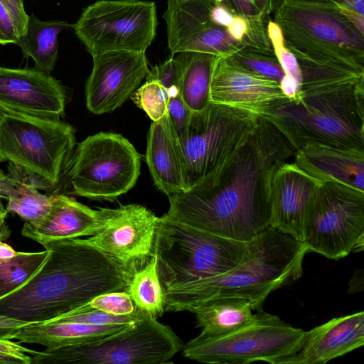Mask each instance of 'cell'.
I'll return each instance as SVG.
<instances>
[{
	"label": "cell",
	"mask_w": 364,
	"mask_h": 364,
	"mask_svg": "<svg viewBox=\"0 0 364 364\" xmlns=\"http://www.w3.org/2000/svg\"><path fill=\"white\" fill-rule=\"evenodd\" d=\"M146 161L155 186L168 196L189 188L180 141L168 113L150 126Z\"/></svg>",
	"instance_id": "21"
},
{
	"label": "cell",
	"mask_w": 364,
	"mask_h": 364,
	"mask_svg": "<svg viewBox=\"0 0 364 364\" xmlns=\"http://www.w3.org/2000/svg\"><path fill=\"white\" fill-rule=\"evenodd\" d=\"M127 291L137 309L156 318L163 315L164 290L158 275L156 255L132 275Z\"/></svg>",
	"instance_id": "28"
},
{
	"label": "cell",
	"mask_w": 364,
	"mask_h": 364,
	"mask_svg": "<svg viewBox=\"0 0 364 364\" xmlns=\"http://www.w3.org/2000/svg\"><path fill=\"white\" fill-rule=\"evenodd\" d=\"M282 0H224L222 3L234 15L245 18L269 16Z\"/></svg>",
	"instance_id": "36"
},
{
	"label": "cell",
	"mask_w": 364,
	"mask_h": 364,
	"mask_svg": "<svg viewBox=\"0 0 364 364\" xmlns=\"http://www.w3.org/2000/svg\"><path fill=\"white\" fill-rule=\"evenodd\" d=\"M23 0H0V44L16 43L27 31Z\"/></svg>",
	"instance_id": "32"
},
{
	"label": "cell",
	"mask_w": 364,
	"mask_h": 364,
	"mask_svg": "<svg viewBox=\"0 0 364 364\" xmlns=\"http://www.w3.org/2000/svg\"><path fill=\"white\" fill-rule=\"evenodd\" d=\"M303 242L308 252L338 260L364 247V191L321 183L307 212Z\"/></svg>",
	"instance_id": "10"
},
{
	"label": "cell",
	"mask_w": 364,
	"mask_h": 364,
	"mask_svg": "<svg viewBox=\"0 0 364 364\" xmlns=\"http://www.w3.org/2000/svg\"><path fill=\"white\" fill-rule=\"evenodd\" d=\"M216 2H218V3H222L224 0H213Z\"/></svg>",
	"instance_id": "46"
},
{
	"label": "cell",
	"mask_w": 364,
	"mask_h": 364,
	"mask_svg": "<svg viewBox=\"0 0 364 364\" xmlns=\"http://www.w3.org/2000/svg\"><path fill=\"white\" fill-rule=\"evenodd\" d=\"M8 212L0 200V240L4 241L11 235V231L6 223Z\"/></svg>",
	"instance_id": "43"
},
{
	"label": "cell",
	"mask_w": 364,
	"mask_h": 364,
	"mask_svg": "<svg viewBox=\"0 0 364 364\" xmlns=\"http://www.w3.org/2000/svg\"><path fill=\"white\" fill-rule=\"evenodd\" d=\"M364 16V0H326Z\"/></svg>",
	"instance_id": "42"
},
{
	"label": "cell",
	"mask_w": 364,
	"mask_h": 364,
	"mask_svg": "<svg viewBox=\"0 0 364 364\" xmlns=\"http://www.w3.org/2000/svg\"><path fill=\"white\" fill-rule=\"evenodd\" d=\"M268 36L272 47L284 72L285 76L280 87L285 97L293 102H299L302 97V77L295 55L285 46L282 32L279 26L271 19L267 25Z\"/></svg>",
	"instance_id": "30"
},
{
	"label": "cell",
	"mask_w": 364,
	"mask_h": 364,
	"mask_svg": "<svg viewBox=\"0 0 364 364\" xmlns=\"http://www.w3.org/2000/svg\"><path fill=\"white\" fill-rule=\"evenodd\" d=\"M149 316L140 310L130 315L117 316L98 310L88 309L81 306L63 316L46 322L50 323H80L93 326H109L131 324Z\"/></svg>",
	"instance_id": "34"
},
{
	"label": "cell",
	"mask_w": 364,
	"mask_h": 364,
	"mask_svg": "<svg viewBox=\"0 0 364 364\" xmlns=\"http://www.w3.org/2000/svg\"><path fill=\"white\" fill-rule=\"evenodd\" d=\"M211 17L215 23L228 27L232 23L234 15L223 3L217 2L212 9Z\"/></svg>",
	"instance_id": "40"
},
{
	"label": "cell",
	"mask_w": 364,
	"mask_h": 364,
	"mask_svg": "<svg viewBox=\"0 0 364 364\" xmlns=\"http://www.w3.org/2000/svg\"><path fill=\"white\" fill-rule=\"evenodd\" d=\"M146 79L156 80L160 82L166 89L173 85H178V73L176 60L172 55L164 63L155 65L149 69Z\"/></svg>",
	"instance_id": "39"
},
{
	"label": "cell",
	"mask_w": 364,
	"mask_h": 364,
	"mask_svg": "<svg viewBox=\"0 0 364 364\" xmlns=\"http://www.w3.org/2000/svg\"><path fill=\"white\" fill-rule=\"evenodd\" d=\"M109 208L93 210L75 198L54 195L50 210L36 225L24 223L23 236L45 243L93 235L105 224Z\"/></svg>",
	"instance_id": "20"
},
{
	"label": "cell",
	"mask_w": 364,
	"mask_h": 364,
	"mask_svg": "<svg viewBox=\"0 0 364 364\" xmlns=\"http://www.w3.org/2000/svg\"><path fill=\"white\" fill-rule=\"evenodd\" d=\"M307 252L303 242L269 226L248 241L245 257L233 269L164 289V309L191 312L203 302L228 296L244 298L253 311L262 309L272 291L301 277Z\"/></svg>",
	"instance_id": "3"
},
{
	"label": "cell",
	"mask_w": 364,
	"mask_h": 364,
	"mask_svg": "<svg viewBox=\"0 0 364 364\" xmlns=\"http://www.w3.org/2000/svg\"><path fill=\"white\" fill-rule=\"evenodd\" d=\"M240 66L279 85L285 74L272 46L240 41L237 49L225 56Z\"/></svg>",
	"instance_id": "29"
},
{
	"label": "cell",
	"mask_w": 364,
	"mask_h": 364,
	"mask_svg": "<svg viewBox=\"0 0 364 364\" xmlns=\"http://www.w3.org/2000/svg\"><path fill=\"white\" fill-rule=\"evenodd\" d=\"M181 97L192 111H200L210 102L212 74L218 55L202 52L176 54Z\"/></svg>",
	"instance_id": "25"
},
{
	"label": "cell",
	"mask_w": 364,
	"mask_h": 364,
	"mask_svg": "<svg viewBox=\"0 0 364 364\" xmlns=\"http://www.w3.org/2000/svg\"><path fill=\"white\" fill-rule=\"evenodd\" d=\"M364 345V312L331 320L304 332L299 350L279 364H322Z\"/></svg>",
	"instance_id": "19"
},
{
	"label": "cell",
	"mask_w": 364,
	"mask_h": 364,
	"mask_svg": "<svg viewBox=\"0 0 364 364\" xmlns=\"http://www.w3.org/2000/svg\"><path fill=\"white\" fill-rule=\"evenodd\" d=\"M191 313L196 316L202 338L221 336L252 322L256 313L250 302L241 297L228 296L208 300L197 306Z\"/></svg>",
	"instance_id": "24"
},
{
	"label": "cell",
	"mask_w": 364,
	"mask_h": 364,
	"mask_svg": "<svg viewBox=\"0 0 364 364\" xmlns=\"http://www.w3.org/2000/svg\"><path fill=\"white\" fill-rule=\"evenodd\" d=\"M182 347L168 326L146 316L96 341L35 350L31 364H163Z\"/></svg>",
	"instance_id": "7"
},
{
	"label": "cell",
	"mask_w": 364,
	"mask_h": 364,
	"mask_svg": "<svg viewBox=\"0 0 364 364\" xmlns=\"http://www.w3.org/2000/svg\"><path fill=\"white\" fill-rule=\"evenodd\" d=\"M294 163L321 183L335 181L364 191V151L307 144Z\"/></svg>",
	"instance_id": "22"
},
{
	"label": "cell",
	"mask_w": 364,
	"mask_h": 364,
	"mask_svg": "<svg viewBox=\"0 0 364 364\" xmlns=\"http://www.w3.org/2000/svg\"><path fill=\"white\" fill-rule=\"evenodd\" d=\"M131 98L152 122L161 119L168 113V91L156 80L147 79L144 85L132 94Z\"/></svg>",
	"instance_id": "33"
},
{
	"label": "cell",
	"mask_w": 364,
	"mask_h": 364,
	"mask_svg": "<svg viewBox=\"0 0 364 364\" xmlns=\"http://www.w3.org/2000/svg\"><path fill=\"white\" fill-rule=\"evenodd\" d=\"M161 218L155 255L164 289L223 274L239 264L246 254L248 242Z\"/></svg>",
	"instance_id": "6"
},
{
	"label": "cell",
	"mask_w": 364,
	"mask_h": 364,
	"mask_svg": "<svg viewBox=\"0 0 364 364\" xmlns=\"http://www.w3.org/2000/svg\"><path fill=\"white\" fill-rule=\"evenodd\" d=\"M16 254L17 252L10 245L0 240V265L11 259Z\"/></svg>",
	"instance_id": "44"
},
{
	"label": "cell",
	"mask_w": 364,
	"mask_h": 364,
	"mask_svg": "<svg viewBox=\"0 0 364 364\" xmlns=\"http://www.w3.org/2000/svg\"><path fill=\"white\" fill-rule=\"evenodd\" d=\"M255 319L230 333L213 338L198 336L183 347V355L203 363L247 364L264 361L279 364L296 353L304 331L291 326L279 316L256 311Z\"/></svg>",
	"instance_id": "9"
},
{
	"label": "cell",
	"mask_w": 364,
	"mask_h": 364,
	"mask_svg": "<svg viewBox=\"0 0 364 364\" xmlns=\"http://www.w3.org/2000/svg\"><path fill=\"white\" fill-rule=\"evenodd\" d=\"M48 255L47 250L38 252H17L0 265V298L25 284L39 269Z\"/></svg>",
	"instance_id": "31"
},
{
	"label": "cell",
	"mask_w": 364,
	"mask_h": 364,
	"mask_svg": "<svg viewBox=\"0 0 364 364\" xmlns=\"http://www.w3.org/2000/svg\"><path fill=\"white\" fill-rule=\"evenodd\" d=\"M70 26L66 21H43L30 16L26 34L15 44L20 47L25 57L33 59L36 69L50 74L58 58V36Z\"/></svg>",
	"instance_id": "26"
},
{
	"label": "cell",
	"mask_w": 364,
	"mask_h": 364,
	"mask_svg": "<svg viewBox=\"0 0 364 364\" xmlns=\"http://www.w3.org/2000/svg\"><path fill=\"white\" fill-rule=\"evenodd\" d=\"M35 350L0 338V364H31Z\"/></svg>",
	"instance_id": "38"
},
{
	"label": "cell",
	"mask_w": 364,
	"mask_h": 364,
	"mask_svg": "<svg viewBox=\"0 0 364 364\" xmlns=\"http://www.w3.org/2000/svg\"><path fill=\"white\" fill-rule=\"evenodd\" d=\"M260 116L242 109L210 102L191 112L179 139L190 187L225 162L246 141Z\"/></svg>",
	"instance_id": "12"
},
{
	"label": "cell",
	"mask_w": 364,
	"mask_h": 364,
	"mask_svg": "<svg viewBox=\"0 0 364 364\" xmlns=\"http://www.w3.org/2000/svg\"><path fill=\"white\" fill-rule=\"evenodd\" d=\"M321 184L294 163L282 165L271 183L270 226L303 242L305 218Z\"/></svg>",
	"instance_id": "18"
},
{
	"label": "cell",
	"mask_w": 364,
	"mask_h": 364,
	"mask_svg": "<svg viewBox=\"0 0 364 364\" xmlns=\"http://www.w3.org/2000/svg\"><path fill=\"white\" fill-rule=\"evenodd\" d=\"M296 149L267 118L225 162L171 195L164 218L229 239L248 242L271 225V183Z\"/></svg>",
	"instance_id": "1"
},
{
	"label": "cell",
	"mask_w": 364,
	"mask_h": 364,
	"mask_svg": "<svg viewBox=\"0 0 364 364\" xmlns=\"http://www.w3.org/2000/svg\"><path fill=\"white\" fill-rule=\"evenodd\" d=\"M75 130L60 119L0 110V162L9 161L50 186L68 167Z\"/></svg>",
	"instance_id": "8"
},
{
	"label": "cell",
	"mask_w": 364,
	"mask_h": 364,
	"mask_svg": "<svg viewBox=\"0 0 364 364\" xmlns=\"http://www.w3.org/2000/svg\"><path fill=\"white\" fill-rule=\"evenodd\" d=\"M262 117L296 151L307 144L364 151V79L287 100Z\"/></svg>",
	"instance_id": "4"
},
{
	"label": "cell",
	"mask_w": 364,
	"mask_h": 364,
	"mask_svg": "<svg viewBox=\"0 0 364 364\" xmlns=\"http://www.w3.org/2000/svg\"><path fill=\"white\" fill-rule=\"evenodd\" d=\"M274 21L296 59L338 63L364 71V34L326 0H282Z\"/></svg>",
	"instance_id": "5"
},
{
	"label": "cell",
	"mask_w": 364,
	"mask_h": 364,
	"mask_svg": "<svg viewBox=\"0 0 364 364\" xmlns=\"http://www.w3.org/2000/svg\"><path fill=\"white\" fill-rule=\"evenodd\" d=\"M7 176H6L4 172L0 169V200L3 198L2 196V188L4 181L6 180Z\"/></svg>",
	"instance_id": "45"
},
{
	"label": "cell",
	"mask_w": 364,
	"mask_h": 364,
	"mask_svg": "<svg viewBox=\"0 0 364 364\" xmlns=\"http://www.w3.org/2000/svg\"><path fill=\"white\" fill-rule=\"evenodd\" d=\"M158 25L156 6L142 0H99L87 6L73 29L91 55L146 52Z\"/></svg>",
	"instance_id": "13"
},
{
	"label": "cell",
	"mask_w": 364,
	"mask_h": 364,
	"mask_svg": "<svg viewBox=\"0 0 364 364\" xmlns=\"http://www.w3.org/2000/svg\"><path fill=\"white\" fill-rule=\"evenodd\" d=\"M47 257L22 286L0 298V314L27 323L50 321L98 295L127 291L130 278L102 252L82 239L43 245Z\"/></svg>",
	"instance_id": "2"
},
{
	"label": "cell",
	"mask_w": 364,
	"mask_h": 364,
	"mask_svg": "<svg viewBox=\"0 0 364 364\" xmlns=\"http://www.w3.org/2000/svg\"><path fill=\"white\" fill-rule=\"evenodd\" d=\"M92 57L85 100L87 109L95 114L111 112L120 107L149 72L146 52L107 51Z\"/></svg>",
	"instance_id": "15"
},
{
	"label": "cell",
	"mask_w": 364,
	"mask_h": 364,
	"mask_svg": "<svg viewBox=\"0 0 364 364\" xmlns=\"http://www.w3.org/2000/svg\"><path fill=\"white\" fill-rule=\"evenodd\" d=\"M161 220L138 204L109 208L104 226L82 240L102 252L131 278L154 257Z\"/></svg>",
	"instance_id": "14"
},
{
	"label": "cell",
	"mask_w": 364,
	"mask_h": 364,
	"mask_svg": "<svg viewBox=\"0 0 364 364\" xmlns=\"http://www.w3.org/2000/svg\"><path fill=\"white\" fill-rule=\"evenodd\" d=\"M166 90L168 93V114L180 139L186 131L192 111L183 101L178 85Z\"/></svg>",
	"instance_id": "37"
},
{
	"label": "cell",
	"mask_w": 364,
	"mask_h": 364,
	"mask_svg": "<svg viewBox=\"0 0 364 364\" xmlns=\"http://www.w3.org/2000/svg\"><path fill=\"white\" fill-rule=\"evenodd\" d=\"M65 100L64 88L50 74L36 68L0 66V110L60 119Z\"/></svg>",
	"instance_id": "16"
},
{
	"label": "cell",
	"mask_w": 364,
	"mask_h": 364,
	"mask_svg": "<svg viewBox=\"0 0 364 364\" xmlns=\"http://www.w3.org/2000/svg\"><path fill=\"white\" fill-rule=\"evenodd\" d=\"M230 36L236 41H241L247 30L246 19L241 16H234L232 23L227 27Z\"/></svg>",
	"instance_id": "41"
},
{
	"label": "cell",
	"mask_w": 364,
	"mask_h": 364,
	"mask_svg": "<svg viewBox=\"0 0 364 364\" xmlns=\"http://www.w3.org/2000/svg\"><path fill=\"white\" fill-rule=\"evenodd\" d=\"M141 156L119 134L100 132L77 144L68 168L74 193L114 200L132 189L140 174Z\"/></svg>",
	"instance_id": "11"
},
{
	"label": "cell",
	"mask_w": 364,
	"mask_h": 364,
	"mask_svg": "<svg viewBox=\"0 0 364 364\" xmlns=\"http://www.w3.org/2000/svg\"><path fill=\"white\" fill-rule=\"evenodd\" d=\"M33 183L20 182L6 177L2 188L3 198H6V210L14 213L25 223L36 225L48 213L54 195H46L38 191Z\"/></svg>",
	"instance_id": "27"
},
{
	"label": "cell",
	"mask_w": 364,
	"mask_h": 364,
	"mask_svg": "<svg viewBox=\"0 0 364 364\" xmlns=\"http://www.w3.org/2000/svg\"><path fill=\"white\" fill-rule=\"evenodd\" d=\"M211 102L242 109L259 116L289 100L279 84L218 56L210 88Z\"/></svg>",
	"instance_id": "17"
},
{
	"label": "cell",
	"mask_w": 364,
	"mask_h": 364,
	"mask_svg": "<svg viewBox=\"0 0 364 364\" xmlns=\"http://www.w3.org/2000/svg\"><path fill=\"white\" fill-rule=\"evenodd\" d=\"M82 306L117 316L130 315L139 311L127 291H114L102 294Z\"/></svg>",
	"instance_id": "35"
},
{
	"label": "cell",
	"mask_w": 364,
	"mask_h": 364,
	"mask_svg": "<svg viewBox=\"0 0 364 364\" xmlns=\"http://www.w3.org/2000/svg\"><path fill=\"white\" fill-rule=\"evenodd\" d=\"M129 324L93 326L80 323H28L5 333L1 338L54 348L90 342L117 332Z\"/></svg>",
	"instance_id": "23"
}]
</instances>
